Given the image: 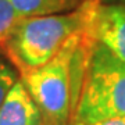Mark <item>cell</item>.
<instances>
[{"instance_id": "9", "label": "cell", "mask_w": 125, "mask_h": 125, "mask_svg": "<svg viewBox=\"0 0 125 125\" xmlns=\"http://www.w3.org/2000/svg\"><path fill=\"white\" fill-rule=\"evenodd\" d=\"M92 125H125V115L102 120V121H97V122H94V124H92Z\"/></svg>"}, {"instance_id": "2", "label": "cell", "mask_w": 125, "mask_h": 125, "mask_svg": "<svg viewBox=\"0 0 125 125\" xmlns=\"http://www.w3.org/2000/svg\"><path fill=\"white\" fill-rule=\"evenodd\" d=\"M94 1L83 0L78 9L68 13L21 18L1 45L15 70L25 75L49 62L86 27Z\"/></svg>"}, {"instance_id": "5", "label": "cell", "mask_w": 125, "mask_h": 125, "mask_svg": "<svg viewBox=\"0 0 125 125\" xmlns=\"http://www.w3.org/2000/svg\"><path fill=\"white\" fill-rule=\"evenodd\" d=\"M0 125H45L42 113L18 79L0 104Z\"/></svg>"}, {"instance_id": "8", "label": "cell", "mask_w": 125, "mask_h": 125, "mask_svg": "<svg viewBox=\"0 0 125 125\" xmlns=\"http://www.w3.org/2000/svg\"><path fill=\"white\" fill-rule=\"evenodd\" d=\"M18 81L17 74L14 71V68L4 62L0 58V104L3 102V99L6 97V94L11 89V86Z\"/></svg>"}, {"instance_id": "1", "label": "cell", "mask_w": 125, "mask_h": 125, "mask_svg": "<svg viewBox=\"0 0 125 125\" xmlns=\"http://www.w3.org/2000/svg\"><path fill=\"white\" fill-rule=\"evenodd\" d=\"M92 40L85 27L49 62L21 75L22 83L42 113L45 125L70 124L72 108L76 107Z\"/></svg>"}, {"instance_id": "3", "label": "cell", "mask_w": 125, "mask_h": 125, "mask_svg": "<svg viewBox=\"0 0 125 125\" xmlns=\"http://www.w3.org/2000/svg\"><path fill=\"white\" fill-rule=\"evenodd\" d=\"M125 115V62L92 40L76 102L74 125Z\"/></svg>"}, {"instance_id": "6", "label": "cell", "mask_w": 125, "mask_h": 125, "mask_svg": "<svg viewBox=\"0 0 125 125\" xmlns=\"http://www.w3.org/2000/svg\"><path fill=\"white\" fill-rule=\"evenodd\" d=\"M83 0H11L22 18L62 14L78 9Z\"/></svg>"}, {"instance_id": "4", "label": "cell", "mask_w": 125, "mask_h": 125, "mask_svg": "<svg viewBox=\"0 0 125 125\" xmlns=\"http://www.w3.org/2000/svg\"><path fill=\"white\" fill-rule=\"evenodd\" d=\"M94 42L103 45L125 62V4L102 3L96 0L86 24Z\"/></svg>"}, {"instance_id": "10", "label": "cell", "mask_w": 125, "mask_h": 125, "mask_svg": "<svg viewBox=\"0 0 125 125\" xmlns=\"http://www.w3.org/2000/svg\"><path fill=\"white\" fill-rule=\"evenodd\" d=\"M113 1H117V3H121V4H125V0H113Z\"/></svg>"}, {"instance_id": "7", "label": "cell", "mask_w": 125, "mask_h": 125, "mask_svg": "<svg viewBox=\"0 0 125 125\" xmlns=\"http://www.w3.org/2000/svg\"><path fill=\"white\" fill-rule=\"evenodd\" d=\"M21 18L11 0H0V46L11 35Z\"/></svg>"}]
</instances>
